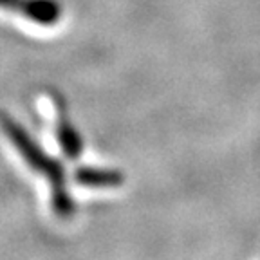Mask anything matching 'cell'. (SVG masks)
<instances>
[{
  "label": "cell",
  "mask_w": 260,
  "mask_h": 260,
  "mask_svg": "<svg viewBox=\"0 0 260 260\" xmlns=\"http://www.w3.org/2000/svg\"><path fill=\"white\" fill-rule=\"evenodd\" d=\"M0 130L11 141L18 154L24 157L32 170L45 175L51 184V204L53 211L60 219H71L76 211V204L71 193L67 191V179H65V167L56 157H51L47 152L38 145L32 136L13 119L6 110H0Z\"/></svg>",
  "instance_id": "cell-1"
},
{
  "label": "cell",
  "mask_w": 260,
  "mask_h": 260,
  "mask_svg": "<svg viewBox=\"0 0 260 260\" xmlns=\"http://www.w3.org/2000/svg\"><path fill=\"white\" fill-rule=\"evenodd\" d=\"M74 181L89 188H116L125 183V174L114 168L80 167L74 172Z\"/></svg>",
  "instance_id": "cell-2"
},
{
  "label": "cell",
  "mask_w": 260,
  "mask_h": 260,
  "mask_svg": "<svg viewBox=\"0 0 260 260\" xmlns=\"http://www.w3.org/2000/svg\"><path fill=\"white\" fill-rule=\"evenodd\" d=\"M56 138L60 141V146L63 154L69 159H78L83 150V141L81 136L78 134L76 126L69 121L67 114L63 112V109H60V118L56 121Z\"/></svg>",
  "instance_id": "cell-3"
},
{
  "label": "cell",
  "mask_w": 260,
  "mask_h": 260,
  "mask_svg": "<svg viewBox=\"0 0 260 260\" xmlns=\"http://www.w3.org/2000/svg\"><path fill=\"white\" fill-rule=\"evenodd\" d=\"M29 8V0H0V9L6 11H20L22 15H25Z\"/></svg>",
  "instance_id": "cell-4"
}]
</instances>
